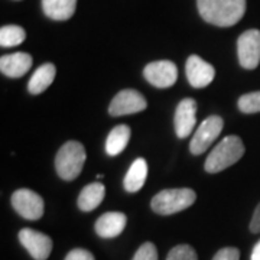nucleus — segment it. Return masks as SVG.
I'll list each match as a JSON object with an SVG mask.
<instances>
[{
    "mask_svg": "<svg viewBox=\"0 0 260 260\" xmlns=\"http://www.w3.org/2000/svg\"><path fill=\"white\" fill-rule=\"evenodd\" d=\"M132 260H158V250L153 243L146 242L140 246Z\"/></svg>",
    "mask_w": 260,
    "mask_h": 260,
    "instance_id": "23",
    "label": "nucleus"
},
{
    "mask_svg": "<svg viewBox=\"0 0 260 260\" xmlns=\"http://www.w3.org/2000/svg\"><path fill=\"white\" fill-rule=\"evenodd\" d=\"M239 62L246 70H254L260 64V30L249 29L237 39Z\"/></svg>",
    "mask_w": 260,
    "mask_h": 260,
    "instance_id": "7",
    "label": "nucleus"
},
{
    "mask_svg": "<svg viewBox=\"0 0 260 260\" xmlns=\"http://www.w3.org/2000/svg\"><path fill=\"white\" fill-rule=\"evenodd\" d=\"M167 260H198V256L189 244H179L169 251Z\"/></svg>",
    "mask_w": 260,
    "mask_h": 260,
    "instance_id": "22",
    "label": "nucleus"
},
{
    "mask_svg": "<svg viewBox=\"0 0 260 260\" xmlns=\"http://www.w3.org/2000/svg\"><path fill=\"white\" fill-rule=\"evenodd\" d=\"M250 260H260V240L256 243V246H254L253 250H251Z\"/></svg>",
    "mask_w": 260,
    "mask_h": 260,
    "instance_id": "27",
    "label": "nucleus"
},
{
    "mask_svg": "<svg viewBox=\"0 0 260 260\" xmlns=\"http://www.w3.org/2000/svg\"><path fill=\"white\" fill-rule=\"evenodd\" d=\"M19 242L35 260H47L54 246L49 236L34 229H22L19 232Z\"/></svg>",
    "mask_w": 260,
    "mask_h": 260,
    "instance_id": "9",
    "label": "nucleus"
},
{
    "mask_svg": "<svg viewBox=\"0 0 260 260\" xmlns=\"http://www.w3.org/2000/svg\"><path fill=\"white\" fill-rule=\"evenodd\" d=\"M106 195V188L100 182H93L84 186L78 197V208L81 211H93L102 204Z\"/></svg>",
    "mask_w": 260,
    "mask_h": 260,
    "instance_id": "18",
    "label": "nucleus"
},
{
    "mask_svg": "<svg viewBox=\"0 0 260 260\" xmlns=\"http://www.w3.org/2000/svg\"><path fill=\"white\" fill-rule=\"evenodd\" d=\"M250 232L251 233H260V204L256 207L254 213H253V218L250 221Z\"/></svg>",
    "mask_w": 260,
    "mask_h": 260,
    "instance_id": "26",
    "label": "nucleus"
},
{
    "mask_svg": "<svg viewBox=\"0 0 260 260\" xmlns=\"http://www.w3.org/2000/svg\"><path fill=\"white\" fill-rule=\"evenodd\" d=\"M26 38V32L18 25H6L0 29V45L3 48H12L20 45Z\"/></svg>",
    "mask_w": 260,
    "mask_h": 260,
    "instance_id": "20",
    "label": "nucleus"
},
{
    "mask_svg": "<svg viewBox=\"0 0 260 260\" xmlns=\"http://www.w3.org/2000/svg\"><path fill=\"white\" fill-rule=\"evenodd\" d=\"M174 123L179 139H185L191 135L197 123V102L194 99H184L178 104Z\"/></svg>",
    "mask_w": 260,
    "mask_h": 260,
    "instance_id": "12",
    "label": "nucleus"
},
{
    "mask_svg": "<svg viewBox=\"0 0 260 260\" xmlns=\"http://www.w3.org/2000/svg\"><path fill=\"white\" fill-rule=\"evenodd\" d=\"M197 194L191 188H174V189H164L152 198V210L160 215H171V214L184 211L188 207L194 204Z\"/></svg>",
    "mask_w": 260,
    "mask_h": 260,
    "instance_id": "4",
    "label": "nucleus"
},
{
    "mask_svg": "<svg viewBox=\"0 0 260 260\" xmlns=\"http://www.w3.org/2000/svg\"><path fill=\"white\" fill-rule=\"evenodd\" d=\"M213 260H240V251L236 247H224L215 253Z\"/></svg>",
    "mask_w": 260,
    "mask_h": 260,
    "instance_id": "24",
    "label": "nucleus"
},
{
    "mask_svg": "<svg viewBox=\"0 0 260 260\" xmlns=\"http://www.w3.org/2000/svg\"><path fill=\"white\" fill-rule=\"evenodd\" d=\"M65 260H95V259H94L93 254H91L88 250H85V249H74V250H71L68 254H67Z\"/></svg>",
    "mask_w": 260,
    "mask_h": 260,
    "instance_id": "25",
    "label": "nucleus"
},
{
    "mask_svg": "<svg viewBox=\"0 0 260 260\" xmlns=\"http://www.w3.org/2000/svg\"><path fill=\"white\" fill-rule=\"evenodd\" d=\"M239 109L244 114H253L260 112V91L249 93L239 99Z\"/></svg>",
    "mask_w": 260,
    "mask_h": 260,
    "instance_id": "21",
    "label": "nucleus"
},
{
    "mask_svg": "<svg viewBox=\"0 0 260 260\" xmlns=\"http://www.w3.org/2000/svg\"><path fill=\"white\" fill-rule=\"evenodd\" d=\"M148 102L146 99L136 90H121L114 95V99L109 106V113L117 116H127L146 110Z\"/></svg>",
    "mask_w": 260,
    "mask_h": 260,
    "instance_id": "8",
    "label": "nucleus"
},
{
    "mask_svg": "<svg viewBox=\"0 0 260 260\" xmlns=\"http://www.w3.org/2000/svg\"><path fill=\"white\" fill-rule=\"evenodd\" d=\"M77 9V0H42V10L52 20H68Z\"/></svg>",
    "mask_w": 260,
    "mask_h": 260,
    "instance_id": "16",
    "label": "nucleus"
},
{
    "mask_svg": "<svg viewBox=\"0 0 260 260\" xmlns=\"http://www.w3.org/2000/svg\"><path fill=\"white\" fill-rule=\"evenodd\" d=\"M85 149L75 140H70L64 143L58 150L55 156V168L58 175L64 181H74L83 171L85 164Z\"/></svg>",
    "mask_w": 260,
    "mask_h": 260,
    "instance_id": "3",
    "label": "nucleus"
},
{
    "mask_svg": "<svg viewBox=\"0 0 260 260\" xmlns=\"http://www.w3.org/2000/svg\"><path fill=\"white\" fill-rule=\"evenodd\" d=\"M12 207L25 220H39L44 215V200L32 189L22 188L12 195Z\"/></svg>",
    "mask_w": 260,
    "mask_h": 260,
    "instance_id": "6",
    "label": "nucleus"
},
{
    "mask_svg": "<svg viewBox=\"0 0 260 260\" xmlns=\"http://www.w3.org/2000/svg\"><path fill=\"white\" fill-rule=\"evenodd\" d=\"M56 74L55 65L47 62L41 65L37 71L32 74L28 83V90L30 94H41L47 90L51 84L54 83Z\"/></svg>",
    "mask_w": 260,
    "mask_h": 260,
    "instance_id": "17",
    "label": "nucleus"
},
{
    "mask_svg": "<svg viewBox=\"0 0 260 260\" xmlns=\"http://www.w3.org/2000/svg\"><path fill=\"white\" fill-rule=\"evenodd\" d=\"M224 127V120L220 116L207 117L195 132L194 138L189 143V150L192 155H201L210 148L221 133Z\"/></svg>",
    "mask_w": 260,
    "mask_h": 260,
    "instance_id": "5",
    "label": "nucleus"
},
{
    "mask_svg": "<svg viewBox=\"0 0 260 260\" xmlns=\"http://www.w3.org/2000/svg\"><path fill=\"white\" fill-rule=\"evenodd\" d=\"M143 75L149 84L158 88H168L177 83L178 68L172 61H155L145 67Z\"/></svg>",
    "mask_w": 260,
    "mask_h": 260,
    "instance_id": "10",
    "label": "nucleus"
},
{
    "mask_svg": "<svg viewBox=\"0 0 260 260\" xmlns=\"http://www.w3.org/2000/svg\"><path fill=\"white\" fill-rule=\"evenodd\" d=\"M130 127L127 124H119L109 133L107 140H106V152L110 156H117L121 153L130 140Z\"/></svg>",
    "mask_w": 260,
    "mask_h": 260,
    "instance_id": "19",
    "label": "nucleus"
},
{
    "mask_svg": "<svg viewBox=\"0 0 260 260\" xmlns=\"http://www.w3.org/2000/svg\"><path fill=\"white\" fill-rule=\"evenodd\" d=\"M127 223V217L119 211L103 214L95 221V233L103 239H113L120 236Z\"/></svg>",
    "mask_w": 260,
    "mask_h": 260,
    "instance_id": "14",
    "label": "nucleus"
},
{
    "mask_svg": "<svg viewBox=\"0 0 260 260\" xmlns=\"http://www.w3.org/2000/svg\"><path fill=\"white\" fill-rule=\"evenodd\" d=\"M32 67V56L25 52H15L0 58V71L9 78H20Z\"/></svg>",
    "mask_w": 260,
    "mask_h": 260,
    "instance_id": "13",
    "label": "nucleus"
},
{
    "mask_svg": "<svg viewBox=\"0 0 260 260\" xmlns=\"http://www.w3.org/2000/svg\"><path fill=\"white\" fill-rule=\"evenodd\" d=\"M198 12L205 22L229 28L246 13V0H197Z\"/></svg>",
    "mask_w": 260,
    "mask_h": 260,
    "instance_id": "1",
    "label": "nucleus"
},
{
    "mask_svg": "<svg viewBox=\"0 0 260 260\" xmlns=\"http://www.w3.org/2000/svg\"><path fill=\"white\" fill-rule=\"evenodd\" d=\"M244 155V145L239 136L224 138L215 148L211 150L205 160V171L208 174L221 172L225 168L237 164Z\"/></svg>",
    "mask_w": 260,
    "mask_h": 260,
    "instance_id": "2",
    "label": "nucleus"
},
{
    "mask_svg": "<svg viewBox=\"0 0 260 260\" xmlns=\"http://www.w3.org/2000/svg\"><path fill=\"white\" fill-rule=\"evenodd\" d=\"M148 178V164L143 158H138L132 165L123 179V186L127 192H138L145 185Z\"/></svg>",
    "mask_w": 260,
    "mask_h": 260,
    "instance_id": "15",
    "label": "nucleus"
},
{
    "mask_svg": "<svg viewBox=\"0 0 260 260\" xmlns=\"http://www.w3.org/2000/svg\"><path fill=\"white\" fill-rule=\"evenodd\" d=\"M185 73L188 83L194 88H204L213 83L215 77V70L211 64L204 61L201 56L191 55L186 59Z\"/></svg>",
    "mask_w": 260,
    "mask_h": 260,
    "instance_id": "11",
    "label": "nucleus"
}]
</instances>
